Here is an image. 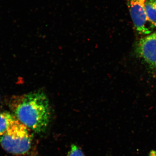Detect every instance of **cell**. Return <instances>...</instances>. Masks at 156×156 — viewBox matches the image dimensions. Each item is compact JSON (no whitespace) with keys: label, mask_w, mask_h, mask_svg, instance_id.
<instances>
[{"label":"cell","mask_w":156,"mask_h":156,"mask_svg":"<svg viewBox=\"0 0 156 156\" xmlns=\"http://www.w3.org/2000/svg\"><path fill=\"white\" fill-rule=\"evenodd\" d=\"M12 105L15 116L20 122L38 134L46 131L51 111L44 92L36 91L16 98Z\"/></svg>","instance_id":"1"},{"label":"cell","mask_w":156,"mask_h":156,"mask_svg":"<svg viewBox=\"0 0 156 156\" xmlns=\"http://www.w3.org/2000/svg\"><path fill=\"white\" fill-rule=\"evenodd\" d=\"M33 136L28 128L14 118L5 133L0 136V144L8 152L24 154L31 148Z\"/></svg>","instance_id":"2"},{"label":"cell","mask_w":156,"mask_h":156,"mask_svg":"<svg viewBox=\"0 0 156 156\" xmlns=\"http://www.w3.org/2000/svg\"><path fill=\"white\" fill-rule=\"evenodd\" d=\"M146 0H128V9L134 27L139 34H149L154 28L148 19L145 9Z\"/></svg>","instance_id":"3"},{"label":"cell","mask_w":156,"mask_h":156,"mask_svg":"<svg viewBox=\"0 0 156 156\" xmlns=\"http://www.w3.org/2000/svg\"><path fill=\"white\" fill-rule=\"evenodd\" d=\"M136 52L151 68L156 69V32L139 40Z\"/></svg>","instance_id":"4"},{"label":"cell","mask_w":156,"mask_h":156,"mask_svg":"<svg viewBox=\"0 0 156 156\" xmlns=\"http://www.w3.org/2000/svg\"><path fill=\"white\" fill-rule=\"evenodd\" d=\"M146 12L153 28L156 27V0H146Z\"/></svg>","instance_id":"5"},{"label":"cell","mask_w":156,"mask_h":156,"mask_svg":"<svg viewBox=\"0 0 156 156\" xmlns=\"http://www.w3.org/2000/svg\"><path fill=\"white\" fill-rule=\"evenodd\" d=\"M15 116L9 112L0 113V136L5 133L8 127Z\"/></svg>","instance_id":"6"},{"label":"cell","mask_w":156,"mask_h":156,"mask_svg":"<svg viewBox=\"0 0 156 156\" xmlns=\"http://www.w3.org/2000/svg\"><path fill=\"white\" fill-rule=\"evenodd\" d=\"M66 156H85L82 150L78 146L73 144L71 146L70 150Z\"/></svg>","instance_id":"7"},{"label":"cell","mask_w":156,"mask_h":156,"mask_svg":"<svg viewBox=\"0 0 156 156\" xmlns=\"http://www.w3.org/2000/svg\"><path fill=\"white\" fill-rule=\"evenodd\" d=\"M149 156H156V151H151Z\"/></svg>","instance_id":"8"}]
</instances>
